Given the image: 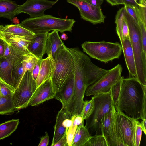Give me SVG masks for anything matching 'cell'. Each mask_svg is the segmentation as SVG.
<instances>
[{
	"label": "cell",
	"instance_id": "6da1fadb",
	"mask_svg": "<svg viewBox=\"0 0 146 146\" xmlns=\"http://www.w3.org/2000/svg\"><path fill=\"white\" fill-rule=\"evenodd\" d=\"M146 100V85L142 84L135 77L125 78L121 82L116 111H124L134 119H141L143 102Z\"/></svg>",
	"mask_w": 146,
	"mask_h": 146
},
{
	"label": "cell",
	"instance_id": "7a4b0ae2",
	"mask_svg": "<svg viewBox=\"0 0 146 146\" xmlns=\"http://www.w3.org/2000/svg\"><path fill=\"white\" fill-rule=\"evenodd\" d=\"M51 78L56 93L61 91L68 80L74 75V64L70 52L64 44L56 53Z\"/></svg>",
	"mask_w": 146,
	"mask_h": 146
},
{
	"label": "cell",
	"instance_id": "3957f363",
	"mask_svg": "<svg viewBox=\"0 0 146 146\" xmlns=\"http://www.w3.org/2000/svg\"><path fill=\"white\" fill-rule=\"evenodd\" d=\"M124 17L128 27L130 40L135 57L136 78L142 84L146 85V54L143 50L140 27L138 23L125 9Z\"/></svg>",
	"mask_w": 146,
	"mask_h": 146
},
{
	"label": "cell",
	"instance_id": "277c9868",
	"mask_svg": "<svg viewBox=\"0 0 146 146\" xmlns=\"http://www.w3.org/2000/svg\"><path fill=\"white\" fill-rule=\"evenodd\" d=\"M75 22L73 19L58 18L44 14L36 18L26 19L20 25L37 34L54 30L61 33L66 31L71 32Z\"/></svg>",
	"mask_w": 146,
	"mask_h": 146
},
{
	"label": "cell",
	"instance_id": "5b68a950",
	"mask_svg": "<svg viewBox=\"0 0 146 146\" xmlns=\"http://www.w3.org/2000/svg\"><path fill=\"white\" fill-rule=\"evenodd\" d=\"M81 46L90 57L105 63L118 59L123 51L121 44L117 42L85 41Z\"/></svg>",
	"mask_w": 146,
	"mask_h": 146
},
{
	"label": "cell",
	"instance_id": "8992f818",
	"mask_svg": "<svg viewBox=\"0 0 146 146\" xmlns=\"http://www.w3.org/2000/svg\"><path fill=\"white\" fill-rule=\"evenodd\" d=\"M95 108L90 116L86 120L85 127L92 132L95 131V135H101L99 122L101 118L111 109L113 103L110 90L93 96Z\"/></svg>",
	"mask_w": 146,
	"mask_h": 146
},
{
	"label": "cell",
	"instance_id": "52a82bcc",
	"mask_svg": "<svg viewBox=\"0 0 146 146\" xmlns=\"http://www.w3.org/2000/svg\"><path fill=\"white\" fill-rule=\"evenodd\" d=\"M37 88L36 80L33 78L31 72L27 71L23 75L12 96L14 106L17 110L28 106Z\"/></svg>",
	"mask_w": 146,
	"mask_h": 146
},
{
	"label": "cell",
	"instance_id": "ba28073f",
	"mask_svg": "<svg viewBox=\"0 0 146 146\" xmlns=\"http://www.w3.org/2000/svg\"><path fill=\"white\" fill-rule=\"evenodd\" d=\"M122 66L118 64L107 70L99 78L87 87L85 94L87 96L109 91L112 86L121 77Z\"/></svg>",
	"mask_w": 146,
	"mask_h": 146
},
{
	"label": "cell",
	"instance_id": "9c48e42d",
	"mask_svg": "<svg viewBox=\"0 0 146 146\" xmlns=\"http://www.w3.org/2000/svg\"><path fill=\"white\" fill-rule=\"evenodd\" d=\"M67 2L78 9L81 17L94 25L104 23L105 16L101 7L94 6L87 2L81 0H67Z\"/></svg>",
	"mask_w": 146,
	"mask_h": 146
},
{
	"label": "cell",
	"instance_id": "30bf717a",
	"mask_svg": "<svg viewBox=\"0 0 146 146\" xmlns=\"http://www.w3.org/2000/svg\"><path fill=\"white\" fill-rule=\"evenodd\" d=\"M9 45L11 52L10 55L6 58L0 57V78L13 88L11 80L13 67L16 62L22 59L24 55Z\"/></svg>",
	"mask_w": 146,
	"mask_h": 146
},
{
	"label": "cell",
	"instance_id": "8fae6325",
	"mask_svg": "<svg viewBox=\"0 0 146 146\" xmlns=\"http://www.w3.org/2000/svg\"><path fill=\"white\" fill-rule=\"evenodd\" d=\"M58 0H27L23 5H19L17 10V15L24 13L29 14L31 18L42 16L44 15L46 10L52 8Z\"/></svg>",
	"mask_w": 146,
	"mask_h": 146
},
{
	"label": "cell",
	"instance_id": "7c38bea8",
	"mask_svg": "<svg viewBox=\"0 0 146 146\" xmlns=\"http://www.w3.org/2000/svg\"><path fill=\"white\" fill-rule=\"evenodd\" d=\"M116 114L118 124L125 146H134L133 141L134 119L119 110L116 111Z\"/></svg>",
	"mask_w": 146,
	"mask_h": 146
},
{
	"label": "cell",
	"instance_id": "4fadbf2b",
	"mask_svg": "<svg viewBox=\"0 0 146 146\" xmlns=\"http://www.w3.org/2000/svg\"><path fill=\"white\" fill-rule=\"evenodd\" d=\"M56 93L51 79H48L37 87L29 105L36 106L48 100L54 98Z\"/></svg>",
	"mask_w": 146,
	"mask_h": 146
},
{
	"label": "cell",
	"instance_id": "5bb4252c",
	"mask_svg": "<svg viewBox=\"0 0 146 146\" xmlns=\"http://www.w3.org/2000/svg\"><path fill=\"white\" fill-rule=\"evenodd\" d=\"M74 98V75L68 80L63 89L56 93L54 98L60 101L62 106L72 113Z\"/></svg>",
	"mask_w": 146,
	"mask_h": 146
},
{
	"label": "cell",
	"instance_id": "9a60e30c",
	"mask_svg": "<svg viewBox=\"0 0 146 146\" xmlns=\"http://www.w3.org/2000/svg\"><path fill=\"white\" fill-rule=\"evenodd\" d=\"M81 56L84 65L85 84L87 87L97 80L108 70L100 68L94 64L90 57L82 52Z\"/></svg>",
	"mask_w": 146,
	"mask_h": 146
},
{
	"label": "cell",
	"instance_id": "2e32d148",
	"mask_svg": "<svg viewBox=\"0 0 146 146\" xmlns=\"http://www.w3.org/2000/svg\"><path fill=\"white\" fill-rule=\"evenodd\" d=\"M48 32L36 34V36L31 39L28 46L29 52L38 60L43 59L46 53V43Z\"/></svg>",
	"mask_w": 146,
	"mask_h": 146
},
{
	"label": "cell",
	"instance_id": "e0dca14e",
	"mask_svg": "<svg viewBox=\"0 0 146 146\" xmlns=\"http://www.w3.org/2000/svg\"><path fill=\"white\" fill-rule=\"evenodd\" d=\"M0 38L24 55L30 52L28 46L31 42L30 40L20 36L0 33Z\"/></svg>",
	"mask_w": 146,
	"mask_h": 146
},
{
	"label": "cell",
	"instance_id": "ac0fdd59",
	"mask_svg": "<svg viewBox=\"0 0 146 146\" xmlns=\"http://www.w3.org/2000/svg\"><path fill=\"white\" fill-rule=\"evenodd\" d=\"M54 65V58L50 54L47 58L42 60L39 74L36 80L37 87L51 78Z\"/></svg>",
	"mask_w": 146,
	"mask_h": 146
},
{
	"label": "cell",
	"instance_id": "d6986e66",
	"mask_svg": "<svg viewBox=\"0 0 146 146\" xmlns=\"http://www.w3.org/2000/svg\"><path fill=\"white\" fill-rule=\"evenodd\" d=\"M125 11V9L124 7L118 11L116 15L115 21V23L116 25V32L122 46L125 40L130 39L129 30L124 17Z\"/></svg>",
	"mask_w": 146,
	"mask_h": 146
},
{
	"label": "cell",
	"instance_id": "ffe728a7",
	"mask_svg": "<svg viewBox=\"0 0 146 146\" xmlns=\"http://www.w3.org/2000/svg\"><path fill=\"white\" fill-rule=\"evenodd\" d=\"M72 115L66 108L62 107L58 112L56 117V120L54 127V133L51 146L56 143L64 135L65 132L66 128L63 126V120L66 118H70Z\"/></svg>",
	"mask_w": 146,
	"mask_h": 146
},
{
	"label": "cell",
	"instance_id": "44dd1931",
	"mask_svg": "<svg viewBox=\"0 0 146 146\" xmlns=\"http://www.w3.org/2000/svg\"><path fill=\"white\" fill-rule=\"evenodd\" d=\"M126 65L129 74L137 78V71L135 57L130 39L124 40L122 46Z\"/></svg>",
	"mask_w": 146,
	"mask_h": 146
},
{
	"label": "cell",
	"instance_id": "7402d4cb",
	"mask_svg": "<svg viewBox=\"0 0 146 146\" xmlns=\"http://www.w3.org/2000/svg\"><path fill=\"white\" fill-rule=\"evenodd\" d=\"M0 33L20 36L29 40L36 36V34L21 26L20 24L5 26L0 25Z\"/></svg>",
	"mask_w": 146,
	"mask_h": 146
},
{
	"label": "cell",
	"instance_id": "603a6c76",
	"mask_svg": "<svg viewBox=\"0 0 146 146\" xmlns=\"http://www.w3.org/2000/svg\"><path fill=\"white\" fill-rule=\"evenodd\" d=\"M115 108L113 111L112 125L107 139L108 146H125L122 138L117 119Z\"/></svg>",
	"mask_w": 146,
	"mask_h": 146
},
{
	"label": "cell",
	"instance_id": "cb8c5ba5",
	"mask_svg": "<svg viewBox=\"0 0 146 146\" xmlns=\"http://www.w3.org/2000/svg\"><path fill=\"white\" fill-rule=\"evenodd\" d=\"M64 44L61 40L58 31L54 30L48 33L46 43V53L51 54L54 58L56 52Z\"/></svg>",
	"mask_w": 146,
	"mask_h": 146
},
{
	"label": "cell",
	"instance_id": "d4e9b609",
	"mask_svg": "<svg viewBox=\"0 0 146 146\" xmlns=\"http://www.w3.org/2000/svg\"><path fill=\"white\" fill-rule=\"evenodd\" d=\"M19 5L11 0H0V17L11 21L17 15V10Z\"/></svg>",
	"mask_w": 146,
	"mask_h": 146
},
{
	"label": "cell",
	"instance_id": "484cf974",
	"mask_svg": "<svg viewBox=\"0 0 146 146\" xmlns=\"http://www.w3.org/2000/svg\"><path fill=\"white\" fill-rule=\"evenodd\" d=\"M115 106L113 105L110 110L101 118L99 122V127L101 134L107 140L108 138L112 125Z\"/></svg>",
	"mask_w": 146,
	"mask_h": 146
},
{
	"label": "cell",
	"instance_id": "4316f807",
	"mask_svg": "<svg viewBox=\"0 0 146 146\" xmlns=\"http://www.w3.org/2000/svg\"><path fill=\"white\" fill-rule=\"evenodd\" d=\"M91 137L88 130L84 125H80L77 127L72 146H84Z\"/></svg>",
	"mask_w": 146,
	"mask_h": 146
},
{
	"label": "cell",
	"instance_id": "83f0119b",
	"mask_svg": "<svg viewBox=\"0 0 146 146\" xmlns=\"http://www.w3.org/2000/svg\"><path fill=\"white\" fill-rule=\"evenodd\" d=\"M19 123L18 119H13L0 124V140L11 135L16 129Z\"/></svg>",
	"mask_w": 146,
	"mask_h": 146
},
{
	"label": "cell",
	"instance_id": "f1b7e54d",
	"mask_svg": "<svg viewBox=\"0 0 146 146\" xmlns=\"http://www.w3.org/2000/svg\"><path fill=\"white\" fill-rule=\"evenodd\" d=\"M22 60L16 62L14 65L12 70V86L15 90L18 86L24 74Z\"/></svg>",
	"mask_w": 146,
	"mask_h": 146
},
{
	"label": "cell",
	"instance_id": "f546056e",
	"mask_svg": "<svg viewBox=\"0 0 146 146\" xmlns=\"http://www.w3.org/2000/svg\"><path fill=\"white\" fill-rule=\"evenodd\" d=\"M16 110L12 96L6 97L0 96V114H8Z\"/></svg>",
	"mask_w": 146,
	"mask_h": 146
},
{
	"label": "cell",
	"instance_id": "4dcf8cb0",
	"mask_svg": "<svg viewBox=\"0 0 146 146\" xmlns=\"http://www.w3.org/2000/svg\"><path fill=\"white\" fill-rule=\"evenodd\" d=\"M38 59L30 52L23 55L22 60L24 74L27 71L32 73L35 64Z\"/></svg>",
	"mask_w": 146,
	"mask_h": 146
},
{
	"label": "cell",
	"instance_id": "1f68e13d",
	"mask_svg": "<svg viewBox=\"0 0 146 146\" xmlns=\"http://www.w3.org/2000/svg\"><path fill=\"white\" fill-rule=\"evenodd\" d=\"M133 141L134 146H139L141 140L142 130L141 122L137 119L133 121Z\"/></svg>",
	"mask_w": 146,
	"mask_h": 146
},
{
	"label": "cell",
	"instance_id": "d6a6232c",
	"mask_svg": "<svg viewBox=\"0 0 146 146\" xmlns=\"http://www.w3.org/2000/svg\"><path fill=\"white\" fill-rule=\"evenodd\" d=\"M94 103L92 97L89 100L84 101L82 109L80 115L84 120H86L93 113L94 109Z\"/></svg>",
	"mask_w": 146,
	"mask_h": 146
},
{
	"label": "cell",
	"instance_id": "836d02e7",
	"mask_svg": "<svg viewBox=\"0 0 146 146\" xmlns=\"http://www.w3.org/2000/svg\"><path fill=\"white\" fill-rule=\"evenodd\" d=\"M84 146H108L106 139L102 134L92 136Z\"/></svg>",
	"mask_w": 146,
	"mask_h": 146
},
{
	"label": "cell",
	"instance_id": "e575fe53",
	"mask_svg": "<svg viewBox=\"0 0 146 146\" xmlns=\"http://www.w3.org/2000/svg\"><path fill=\"white\" fill-rule=\"evenodd\" d=\"M123 77L121 76L120 79L110 89V91L115 107L117 102L120 91L122 79Z\"/></svg>",
	"mask_w": 146,
	"mask_h": 146
},
{
	"label": "cell",
	"instance_id": "d590c367",
	"mask_svg": "<svg viewBox=\"0 0 146 146\" xmlns=\"http://www.w3.org/2000/svg\"><path fill=\"white\" fill-rule=\"evenodd\" d=\"M15 90L0 78V96L6 97H12Z\"/></svg>",
	"mask_w": 146,
	"mask_h": 146
},
{
	"label": "cell",
	"instance_id": "8d00e7d4",
	"mask_svg": "<svg viewBox=\"0 0 146 146\" xmlns=\"http://www.w3.org/2000/svg\"><path fill=\"white\" fill-rule=\"evenodd\" d=\"M138 12L140 21L146 26V0H139L137 3Z\"/></svg>",
	"mask_w": 146,
	"mask_h": 146
},
{
	"label": "cell",
	"instance_id": "74e56055",
	"mask_svg": "<svg viewBox=\"0 0 146 146\" xmlns=\"http://www.w3.org/2000/svg\"><path fill=\"white\" fill-rule=\"evenodd\" d=\"M78 126L74 124L66 129L65 133L66 137L67 146H72L74 137Z\"/></svg>",
	"mask_w": 146,
	"mask_h": 146
},
{
	"label": "cell",
	"instance_id": "f35d334b",
	"mask_svg": "<svg viewBox=\"0 0 146 146\" xmlns=\"http://www.w3.org/2000/svg\"><path fill=\"white\" fill-rule=\"evenodd\" d=\"M124 7L127 12L138 22L140 20L138 8L132 5L125 4Z\"/></svg>",
	"mask_w": 146,
	"mask_h": 146
},
{
	"label": "cell",
	"instance_id": "ab89813d",
	"mask_svg": "<svg viewBox=\"0 0 146 146\" xmlns=\"http://www.w3.org/2000/svg\"><path fill=\"white\" fill-rule=\"evenodd\" d=\"M138 23L141 30L143 50L146 54V26L140 20Z\"/></svg>",
	"mask_w": 146,
	"mask_h": 146
},
{
	"label": "cell",
	"instance_id": "60d3db41",
	"mask_svg": "<svg viewBox=\"0 0 146 146\" xmlns=\"http://www.w3.org/2000/svg\"><path fill=\"white\" fill-rule=\"evenodd\" d=\"M41 60H38L35 64L33 70L32 75L33 78L35 80L39 74Z\"/></svg>",
	"mask_w": 146,
	"mask_h": 146
},
{
	"label": "cell",
	"instance_id": "b9f144b4",
	"mask_svg": "<svg viewBox=\"0 0 146 146\" xmlns=\"http://www.w3.org/2000/svg\"><path fill=\"white\" fill-rule=\"evenodd\" d=\"M49 136L47 132H45V135L41 138L38 146H47L49 144Z\"/></svg>",
	"mask_w": 146,
	"mask_h": 146
},
{
	"label": "cell",
	"instance_id": "7bdbcfd3",
	"mask_svg": "<svg viewBox=\"0 0 146 146\" xmlns=\"http://www.w3.org/2000/svg\"><path fill=\"white\" fill-rule=\"evenodd\" d=\"M52 146H67L65 133L62 137Z\"/></svg>",
	"mask_w": 146,
	"mask_h": 146
},
{
	"label": "cell",
	"instance_id": "ee69618b",
	"mask_svg": "<svg viewBox=\"0 0 146 146\" xmlns=\"http://www.w3.org/2000/svg\"><path fill=\"white\" fill-rule=\"evenodd\" d=\"M73 119L72 116L70 118H66L64 119L62 123L63 125L66 129L71 126L73 124Z\"/></svg>",
	"mask_w": 146,
	"mask_h": 146
},
{
	"label": "cell",
	"instance_id": "f6af8a7d",
	"mask_svg": "<svg viewBox=\"0 0 146 146\" xmlns=\"http://www.w3.org/2000/svg\"><path fill=\"white\" fill-rule=\"evenodd\" d=\"M86 2L94 6L100 7L103 0H87Z\"/></svg>",
	"mask_w": 146,
	"mask_h": 146
},
{
	"label": "cell",
	"instance_id": "bcb514c9",
	"mask_svg": "<svg viewBox=\"0 0 146 146\" xmlns=\"http://www.w3.org/2000/svg\"><path fill=\"white\" fill-rule=\"evenodd\" d=\"M4 41L5 43V49L3 57L6 58L10 55L11 52L9 45L5 41Z\"/></svg>",
	"mask_w": 146,
	"mask_h": 146
},
{
	"label": "cell",
	"instance_id": "7dc6e473",
	"mask_svg": "<svg viewBox=\"0 0 146 146\" xmlns=\"http://www.w3.org/2000/svg\"><path fill=\"white\" fill-rule=\"evenodd\" d=\"M5 49V42L3 39L0 38V57L3 56Z\"/></svg>",
	"mask_w": 146,
	"mask_h": 146
},
{
	"label": "cell",
	"instance_id": "c3c4849f",
	"mask_svg": "<svg viewBox=\"0 0 146 146\" xmlns=\"http://www.w3.org/2000/svg\"><path fill=\"white\" fill-rule=\"evenodd\" d=\"M108 3L112 6L124 4L122 0H106Z\"/></svg>",
	"mask_w": 146,
	"mask_h": 146
},
{
	"label": "cell",
	"instance_id": "681fc988",
	"mask_svg": "<svg viewBox=\"0 0 146 146\" xmlns=\"http://www.w3.org/2000/svg\"><path fill=\"white\" fill-rule=\"evenodd\" d=\"M125 4H128L138 7L137 3L139 0H122ZM123 4V5H124Z\"/></svg>",
	"mask_w": 146,
	"mask_h": 146
},
{
	"label": "cell",
	"instance_id": "f907efd6",
	"mask_svg": "<svg viewBox=\"0 0 146 146\" xmlns=\"http://www.w3.org/2000/svg\"><path fill=\"white\" fill-rule=\"evenodd\" d=\"M142 121L141 122L142 131L144 134H146V118L142 119Z\"/></svg>",
	"mask_w": 146,
	"mask_h": 146
},
{
	"label": "cell",
	"instance_id": "816d5d0a",
	"mask_svg": "<svg viewBox=\"0 0 146 146\" xmlns=\"http://www.w3.org/2000/svg\"><path fill=\"white\" fill-rule=\"evenodd\" d=\"M61 39L64 40H66L68 38V37L67 35L64 33H63L61 36Z\"/></svg>",
	"mask_w": 146,
	"mask_h": 146
},
{
	"label": "cell",
	"instance_id": "f5cc1de1",
	"mask_svg": "<svg viewBox=\"0 0 146 146\" xmlns=\"http://www.w3.org/2000/svg\"><path fill=\"white\" fill-rule=\"evenodd\" d=\"M11 21L12 22L15 24H19V19H17V17H14L11 20Z\"/></svg>",
	"mask_w": 146,
	"mask_h": 146
},
{
	"label": "cell",
	"instance_id": "db71d44e",
	"mask_svg": "<svg viewBox=\"0 0 146 146\" xmlns=\"http://www.w3.org/2000/svg\"><path fill=\"white\" fill-rule=\"evenodd\" d=\"M81 0L83 1L86 2L87 0Z\"/></svg>",
	"mask_w": 146,
	"mask_h": 146
}]
</instances>
